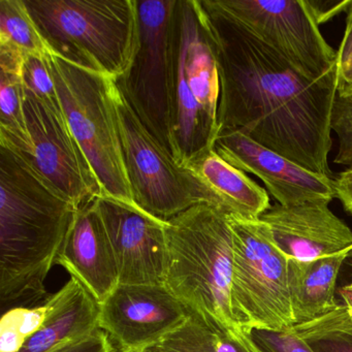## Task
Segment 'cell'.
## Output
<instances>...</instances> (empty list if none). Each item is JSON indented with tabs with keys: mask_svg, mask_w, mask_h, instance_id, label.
Returning a JSON list of instances; mask_svg holds the SVG:
<instances>
[{
	"mask_svg": "<svg viewBox=\"0 0 352 352\" xmlns=\"http://www.w3.org/2000/svg\"><path fill=\"white\" fill-rule=\"evenodd\" d=\"M199 6L219 73V133L240 131L298 166L333 179L329 154L338 78L304 77L216 0H199Z\"/></svg>",
	"mask_w": 352,
	"mask_h": 352,
	"instance_id": "obj_1",
	"label": "cell"
},
{
	"mask_svg": "<svg viewBox=\"0 0 352 352\" xmlns=\"http://www.w3.org/2000/svg\"><path fill=\"white\" fill-rule=\"evenodd\" d=\"M78 207L0 146V300L36 304Z\"/></svg>",
	"mask_w": 352,
	"mask_h": 352,
	"instance_id": "obj_2",
	"label": "cell"
},
{
	"mask_svg": "<svg viewBox=\"0 0 352 352\" xmlns=\"http://www.w3.org/2000/svg\"><path fill=\"white\" fill-rule=\"evenodd\" d=\"M166 287L214 331H245L232 306L234 241L228 215L207 204L193 206L166 222Z\"/></svg>",
	"mask_w": 352,
	"mask_h": 352,
	"instance_id": "obj_3",
	"label": "cell"
},
{
	"mask_svg": "<svg viewBox=\"0 0 352 352\" xmlns=\"http://www.w3.org/2000/svg\"><path fill=\"white\" fill-rule=\"evenodd\" d=\"M51 54L120 79L139 45L137 0H24Z\"/></svg>",
	"mask_w": 352,
	"mask_h": 352,
	"instance_id": "obj_4",
	"label": "cell"
},
{
	"mask_svg": "<svg viewBox=\"0 0 352 352\" xmlns=\"http://www.w3.org/2000/svg\"><path fill=\"white\" fill-rule=\"evenodd\" d=\"M174 44V158L182 166L213 149L219 133V73L199 0H176Z\"/></svg>",
	"mask_w": 352,
	"mask_h": 352,
	"instance_id": "obj_5",
	"label": "cell"
},
{
	"mask_svg": "<svg viewBox=\"0 0 352 352\" xmlns=\"http://www.w3.org/2000/svg\"><path fill=\"white\" fill-rule=\"evenodd\" d=\"M49 63L67 124L98 178L102 195L135 205L115 116V80L53 54Z\"/></svg>",
	"mask_w": 352,
	"mask_h": 352,
	"instance_id": "obj_6",
	"label": "cell"
},
{
	"mask_svg": "<svg viewBox=\"0 0 352 352\" xmlns=\"http://www.w3.org/2000/svg\"><path fill=\"white\" fill-rule=\"evenodd\" d=\"M228 217L234 241L232 306L239 327L248 333L289 331L296 320L287 257L276 246L265 222Z\"/></svg>",
	"mask_w": 352,
	"mask_h": 352,
	"instance_id": "obj_7",
	"label": "cell"
},
{
	"mask_svg": "<svg viewBox=\"0 0 352 352\" xmlns=\"http://www.w3.org/2000/svg\"><path fill=\"white\" fill-rule=\"evenodd\" d=\"M176 0H137L139 45L116 80L146 129L175 154L174 14Z\"/></svg>",
	"mask_w": 352,
	"mask_h": 352,
	"instance_id": "obj_8",
	"label": "cell"
},
{
	"mask_svg": "<svg viewBox=\"0 0 352 352\" xmlns=\"http://www.w3.org/2000/svg\"><path fill=\"white\" fill-rule=\"evenodd\" d=\"M115 116L133 201L164 221L206 204L195 179L140 120L116 81L113 83Z\"/></svg>",
	"mask_w": 352,
	"mask_h": 352,
	"instance_id": "obj_9",
	"label": "cell"
},
{
	"mask_svg": "<svg viewBox=\"0 0 352 352\" xmlns=\"http://www.w3.org/2000/svg\"><path fill=\"white\" fill-rule=\"evenodd\" d=\"M263 44L313 81L337 77V52L327 44L305 0H216Z\"/></svg>",
	"mask_w": 352,
	"mask_h": 352,
	"instance_id": "obj_10",
	"label": "cell"
},
{
	"mask_svg": "<svg viewBox=\"0 0 352 352\" xmlns=\"http://www.w3.org/2000/svg\"><path fill=\"white\" fill-rule=\"evenodd\" d=\"M25 94L30 147L18 154L43 181L78 208L102 195L98 178L61 107L46 104L28 92Z\"/></svg>",
	"mask_w": 352,
	"mask_h": 352,
	"instance_id": "obj_11",
	"label": "cell"
},
{
	"mask_svg": "<svg viewBox=\"0 0 352 352\" xmlns=\"http://www.w3.org/2000/svg\"><path fill=\"white\" fill-rule=\"evenodd\" d=\"M100 309L98 327L118 352L144 351L191 315L164 283L118 284Z\"/></svg>",
	"mask_w": 352,
	"mask_h": 352,
	"instance_id": "obj_12",
	"label": "cell"
},
{
	"mask_svg": "<svg viewBox=\"0 0 352 352\" xmlns=\"http://www.w3.org/2000/svg\"><path fill=\"white\" fill-rule=\"evenodd\" d=\"M96 204L114 252L119 284L164 283L168 221L108 195H98Z\"/></svg>",
	"mask_w": 352,
	"mask_h": 352,
	"instance_id": "obj_13",
	"label": "cell"
},
{
	"mask_svg": "<svg viewBox=\"0 0 352 352\" xmlns=\"http://www.w3.org/2000/svg\"><path fill=\"white\" fill-rule=\"evenodd\" d=\"M214 149L234 168L258 177L270 195L284 207L306 201L331 203L336 197L333 179L298 166L240 131L218 133Z\"/></svg>",
	"mask_w": 352,
	"mask_h": 352,
	"instance_id": "obj_14",
	"label": "cell"
},
{
	"mask_svg": "<svg viewBox=\"0 0 352 352\" xmlns=\"http://www.w3.org/2000/svg\"><path fill=\"white\" fill-rule=\"evenodd\" d=\"M327 201L271 206L259 219L288 259L311 261L352 248V230L336 216Z\"/></svg>",
	"mask_w": 352,
	"mask_h": 352,
	"instance_id": "obj_15",
	"label": "cell"
},
{
	"mask_svg": "<svg viewBox=\"0 0 352 352\" xmlns=\"http://www.w3.org/2000/svg\"><path fill=\"white\" fill-rule=\"evenodd\" d=\"M56 265L65 267L100 304L118 286L114 252L96 197L78 208Z\"/></svg>",
	"mask_w": 352,
	"mask_h": 352,
	"instance_id": "obj_16",
	"label": "cell"
},
{
	"mask_svg": "<svg viewBox=\"0 0 352 352\" xmlns=\"http://www.w3.org/2000/svg\"><path fill=\"white\" fill-rule=\"evenodd\" d=\"M203 190L206 204L228 216L259 219L271 207L267 191L209 149L183 164Z\"/></svg>",
	"mask_w": 352,
	"mask_h": 352,
	"instance_id": "obj_17",
	"label": "cell"
},
{
	"mask_svg": "<svg viewBox=\"0 0 352 352\" xmlns=\"http://www.w3.org/2000/svg\"><path fill=\"white\" fill-rule=\"evenodd\" d=\"M46 302V321L19 352H51L100 329V302L75 278Z\"/></svg>",
	"mask_w": 352,
	"mask_h": 352,
	"instance_id": "obj_18",
	"label": "cell"
},
{
	"mask_svg": "<svg viewBox=\"0 0 352 352\" xmlns=\"http://www.w3.org/2000/svg\"><path fill=\"white\" fill-rule=\"evenodd\" d=\"M348 251L311 261L288 259V283L296 325L333 311L337 282Z\"/></svg>",
	"mask_w": 352,
	"mask_h": 352,
	"instance_id": "obj_19",
	"label": "cell"
},
{
	"mask_svg": "<svg viewBox=\"0 0 352 352\" xmlns=\"http://www.w3.org/2000/svg\"><path fill=\"white\" fill-rule=\"evenodd\" d=\"M0 52L23 59L51 54L24 0H0Z\"/></svg>",
	"mask_w": 352,
	"mask_h": 352,
	"instance_id": "obj_20",
	"label": "cell"
},
{
	"mask_svg": "<svg viewBox=\"0 0 352 352\" xmlns=\"http://www.w3.org/2000/svg\"><path fill=\"white\" fill-rule=\"evenodd\" d=\"M25 96L22 73L0 69V146L17 153H24L30 147Z\"/></svg>",
	"mask_w": 352,
	"mask_h": 352,
	"instance_id": "obj_21",
	"label": "cell"
},
{
	"mask_svg": "<svg viewBox=\"0 0 352 352\" xmlns=\"http://www.w3.org/2000/svg\"><path fill=\"white\" fill-rule=\"evenodd\" d=\"M292 331L314 352H352V318L342 304Z\"/></svg>",
	"mask_w": 352,
	"mask_h": 352,
	"instance_id": "obj_22",
	"label": "cell"
},
{
	"mask_svg": "<svg viewBox=\"0 0 352 352\" xmlns=\"http://www.w3.org/2000/svg\"><path fill=\"white\" fill-rule=\"evenodd\" d=\"M48 314L47 302L32 308L17 307L8 311L0 323V352H19L43 327Z\"/></svg>",
	"mask_w": 352,
	"mask_h": 352,
	"instance_id": "obj_23",
	"label": "cell"
},
{
	"mask_svg": "<svg viewBox=\"0 0 352 352\" xmlns=\"http://www.w3.org/2000/svg\"><path fill=\"white\" fill-rule=\"evenodd\" d=\"M142 352H215L214 329L195 315Z\"/></svg>",
	"mask_w": 352,
	"mask_h": 352,
	"instance_id": "obj_24",
	"label": "cell"
},
{
	"mask_svg": "<svg viewBox=\"0 0 352 352\" xmlns=\"http://www.w3.org/2000/svg\"><path fill=\"white\" fill-rule=\"evenodd\" d=\"M331 129L339 142V149L333 162L352 168V84L337 90Z\"/></svg>",
	"mask_w": 352,
	"mask_h": 352,
	"instance_id": "obj_25",
	"label": "cell"
},
{
	"mask_svg": "<svg viewBox=\"0 0 352 352\" xmlns=\"http://www.w3.org/2000/svg\"><path fill=\"white\" fill-rule=\"evenodd\" d=\"M49 56L50 55H30L26 57L22 69V81L28 94L51 106L61 107Z\"/></svg>",
	"mask_w": 352,
	"mask_h": 352,
	"instance_id": "obj_26",
	"label": "cell"
},
{
	"mask_svg": "<svg viewBox=\"0 0 352 352\" xmlns=\"http://www.w3.org/2000/svg\"><path fill=\"white\" fill-rule=\"evenodd\" d=\"M251 338L261 352H314L292 329L285 331H251Z\"/></svg>",
	"mask_w": 352,
	"mask_h": 352,
	"instance_id": "obj_27",
	"label": "cell"
},
{
	"mask_svg": "<svg viewBox=\"0 0 352 352\" xmlns=\"http://www.w3.org/2000/svg\"><path fill=\"white\" fill-rule=\"evenodd\" d=\"M346 13L345 34L337 52L338 89L352 84V0Z\"/></svg>",
	"mask_w": 352,
	"mask_h": 352,
	"instance_id": "obj_28",
	"label": "cell"
},
{
	"mask_svg": "<svg viewBox=\"0 0 352 352\" xmlns=\"http://www.w3.org/2000/svg\"><path fill=\"white\" fill-rule=\"evenodd\" d=\"M51 352H118L109 336L102 329L69 342Z\"/></svg>",
	"mask_w": 352,
	"mask_h": 352,
	"instance_id": "obj_29",
	"label": "cell"
},
{
	"mask_svg": "<svg viewBox=\"0 0 352 352\" xmlns=\"http://www.w3.org/2000/svg\"><path fill=\"white\" fill-rule=\"evenodd\" d=\"M307 8L310 11L313 19L316 22L317 25L327 23L329 20L333 19L336 16L339 15L342 12L347 11L348 7L351 3V0H305Z\"/></svg>",
	"mask_w": 352,
	"mask_h": 352,
	"instance_id": "obj_30",
	"label": "cell"
},
{
	"mask_svg": "<svg viewBox=\"0 0 352 352\" xmlns=\"http://www.w3.org/2000/svg\"><path fill=\"white\" fill-rule=\"evenodd\" d=\"M336 197L339 199L344 209L352 216V168L340 173L335 179Z\"/></svg>",
	"mask_w": 352,
	"mask_h": 352,
	"instance_id": "obj_31",
	"label": "cell"
},
{
	"mask_svg": "<svg viewBox=\"0 0 352 352\" xmlns=\"http://www.w3.org/2000/svg\"><path fill=\"white\" fill-rule=\"evenodd\" d=\"M342 270H343L345 277H348V279H352V256H348L346 258ZM337 294L341 300V304L345 307L348 314L352 318V280L351 281L345 282L339 288H337Z\"/></svg>",
	"mask_w": 352,
	"mask_h": 352,
	"instance_id": "obj_32",
	"label": "cell"
},
{
	"mask_svg": "<svg viewBox=\"0 0 352 352\" xmlns=\"http://www.w3.org/2000/svg\"><path fill=\"white\" fill-rule=\"evenodd\" d=\"M348 256H352V248H350L349 252H348Z\"/></svg>",
	"mask_w": 352,
	"mask_h": 352,
	"instance_id": "obj_33",
	"label": "cell"
}]
</instances>
